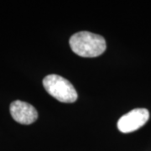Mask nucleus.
Here are the masks:
<instances>
[{
    "label": "nucleus",
    "instance_id": "obj_1",
    "mask_svg": "<svg viewBox=\"0 0 151 151\" xmlns=\"http://www.w3.org/2000/svg\"><path fill=\"white\" fill-rule=\"evenodd\" d=\"M69 43L72 51L81 57H97L107 48L103 36L88 31L76 33L70 38Z\"/></svg>",
    "mask_w": 151,
    "mask_h": 151
},
{
    "label": "nucleus",
    "instance_id": "obj_3",
    "mask_svg": "<svg viewBox=\"0 0 151 151\" xmlns=\"http://www.w3.org/2000/svg\"><path fill=\"white\" fill-rule=\"evenodd\" d=\"M150 113L145 108H135L122 116L118 122V129L120 132L127 134L140 129L147 123Z\"/></svg>",
    "mask_w": 151,
    "mask_h": 151
},
{
    "label": "nucleus",
    "instance_id": "obj_4",
    "mask_svg": "<svg viewBox=\"0 0 151 151\" xmlns=\"http://www.w3.org/2000/svg\"><path fill=\"white\" fill-rule=\"evenodd\" d=\"M10 113L16 122L25 125L33 124L38 118V113L35 107L19 100L11 103Z\"/></svg>",
    "mask_w": 151,
    "mask_h": 151
},
{
    "label": "nucleus",
    "instance_id": "obj_2",
    "mask_svg": "<svg viewBox=\"0 0 151 151\" xmlns=\"http://www.w3.org/2000/svg\"><path fill=\"white\" fill-rule=\"evenodd\" d=\"M43 85L50 95L61 103H71L77 99V92L73 85L60 76H46L43 79Z\"/></svg>",
    "mask_w": 151,
    "mask_h": 151
}]
</instances>
